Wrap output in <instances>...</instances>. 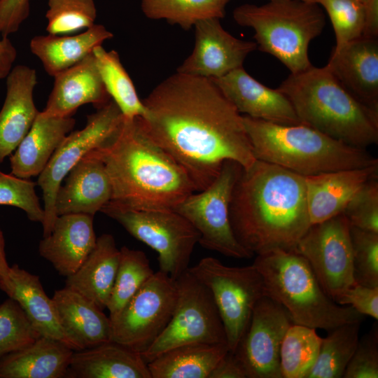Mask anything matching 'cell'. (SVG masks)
Here are the masks:
<instances>
[{
	"label": "cell",
	"instance_id": "obj_1",
	"mask_svg": "<svg viewBox=\"0 0 378 378\" xmlns=\"http://www.w3.org/2000/svg\"><path fill=\"white\" fill-rule=\"evenodd\" d=\"M142 101V127L186 170L197 192L225 161L244 169L255 162L243 116L210 78L176 72Z\"/></svg>",
	"mask_w": 378,
	"mask_h": 378
},
{
	"label": "cell",
	"instance_id": "obj_2",
	"mask_svg": "<svg viewBox=\"0 0 378 378\" xmlns=\"http://www.w3.org/2000/svg\"><path fill=\"white\" fill-rule=\"evenodd\" d=\"M230 219L237 239L253 255L293 251L311 226L304 176L256 160L234 185Z\"/></svg>",
	"mask_w": 378,
	"mask_h": 378
},
{
	"label": "cell",
	"instance_id": "obj_3",
	"mask_svg": "<svg viewBox=\"0 0 378 378\" xmlns=\"http://www.w3.org/2000/svg\"><path fill=\"white\" fill-rule=\"evenodd\" d=\"M91 151L109 176L110 202L121 207L174 210L197 192L186 170L149 137L139 117H124L116 133Z\"/></svg>",
	"mask_w": 378,
	"mask_h": 378
},
{
	"label": "cell",
	"instance_id": "obj_4",
	"mask_svg": "<svg viewBox=\"0 0 378 378\" xmlns=\"http://www.w3.org/2000/svg\"><path fill=\"white\" fill-rule=\"evenodd\" d=\"M301 122L350 146L378 143V111L354 97L328 68L312 65L290 74L277 88Z\"/></svg>",
	"mask_w": 378,
	"mask_h": 378
},
{
	"label": "cell",
	"instance_id": "obj_5",
	"mask_svg": "<svg viewBox=\"0 0 378 378\" xmlns=\"http://www.w3.org/2000/svg\"><path fill=\"white\" fill-rule=\"evenodd\" d=\"M243 116L256 160L303 176L378 164L364 148L350 146L304 124L281 125Z\"/></svg>",
	"mask_w": 378,
	"mask_h": 378
},
{
	"label": "cell",
	"instance_id": "obj_6",
	"mask_svg": "<svg viewBox=\"0 0 378 378\" xmlns=\"http://www.w3.org/2000/svg\"><path fill=\"white\" fill-rule=\"evenodd\" d=\"M252 265L262 278L265 295L286 310L293 323L330 331L364 319L351 306L332 300L308 262L294 251H270L258 255Z\"/></svg>",
	"mask_w": 378,
	"mask_h": 378
},
{
	"label": "cell",
	"instance_id": "obj_7",
	"mask_svg": "<svg viewBox=\"0 0 378 378\" xmlns=\"http://www.w3.org/2000/svg\"><path fill=\"white\" fill-rule=\"evenodd\" d=\"M234 21L254 30L257 49L272 55L290 74L310 67V42L326 26L321 6L303 0H269L262 6L243 4L233 11Z\"/></svg>",
	"mask_w": 378,
	"mask_h": 378
},
{
	"label": "cell",
	"instance_id": "obj_8",
	"mask_svg": "<svg viewBox=\"0 0 378 378\" xmlns=\"http://www.w3.org/2000/svg\"><path fill=\"white\" fill-rule=\"evenodd\" d=\"M102 212L120 224L132 237L158 254L160 271L176 280L189 268L200 234L172 209L134 210L108 202Z\"/></svg>",
	"mask_w": 378,
	"mask_h": 378
},
{
	"label": "cell",
	"instance_id": "obj_9",
	"mask_svg": "<svg viewBox=\"0 0 378 378\" xmlns=\"http://www.w3.org/2000/svg\"><path fill=\"white\" fill-rule=\"evenodd\" d=\"M188 271L211 291L229 350L234 352L247 330L256 303L265 295L260 274L253 265L230 267L213 257L201 259Z\"/></svg>",
	"mask_w": 378,
	"mask_h": 378
},
{
	"label": "cell",
	"instance_id": "obj_10",
	"mask_svg": "<svg viewBox=\"0 0 378 378\" xmlns=\"http://www.w3.org/2000/svg\"><path fill=\"white\" fill-rule=\"evenodd\" d=\"M175 281L177 299L174 310L163 331L141 354L147 363L180 345L227 344L223 323L209 289L188 269Z\"/></svg>",
	"mask_w": 378,
	"mask_h": 378
},
{
	"label": "cell",
	"instance_id": "obj_11",
	"mask_svg": "<svg viewBox=\"0 0 378 378\" xmlns=\"http://www.w3.org/2000/svg\"><path fill=\"white\" fill-rule=\"evenodd\" d=\"M242 169L235 161H225L211 184L188 196L174 209L199 232L202 247L238 259L253 255L237 239L230 219L233 189Z\"/></svg>",
	"mask_w": 378,
	"mask_h": 378
},
{
	"label": "cell",
	"instance_id": "obj_12",
	"mask_svg": "<svg viewBox=\"0 0 378 378\" xmlns=\"http://www.w3.org/2000/svg\"><path fill=\"white\" fill-rule=\"evenodd\" d=\"M124 116L113 100L88 115L85 127L71 132L52 154L38 175L36 185L43 192V237L50 234L57 217L55 211L57 192L69 171L90 151L99 147L118 131Z\"/></svg>",
	"mask_w": 378,
	"mask_h": 378
},
{
	"label": "cell",
	"instance_id": "obj_13",
	"mask_svg": "<svg viewBox=\"0 0 378 378\" xmlns=\"http://www.w3.org/2000/svg\"><path fill=\"white\" fill-rule=\"evenodd\" d=\"M177 299L176 281L158 271L144 284L111 322V341L141 354L169 323Z\"/></svg>",
	"mask_w": 378,
	"mask_h": 378
},
{
	"label": "cell",
	"instance_id": "obj_14",
	"mask_svg": "<svg viewBox=\"0 0 378 378\" xmlns=\"http://www.w3.org/2000/svg\"><path fill=\"white\" fill-rule=\"evenodd\" d=\"M293 251L305 258L326 293L336 303L356 284L350 224L343 214L311 225Z\"/></svg>",
	"mask_w": 378,
	"mask_h": 378
},
{
	"label": "cell",
	"instance_id": "obj_15",
	"mask_svg": "<svg viewBox=\"0 0 378 378\" xmlns=\"http://www.w3.org/2000/svg\"><path fill=\"white\" fill-rule=\"evenodd\" d=\"M293 323L286 310L264 295L256 303L246 332L234 351L247 378H282L280 348Z\"/></svg>",
	"mask_w": 378,
	"mask_h": 378
},
{
	"label": "cell",
	"instance_id": "obj_16",
	"mask_svg": "<svg viewBox=\"0 0 378 378\" xmlns=\"http://www.w3.org/2000/svg\"><path fill=\"white\" fill-rule=\"evenodd\" d=\"M192 53L177 72L217 78L242 66L248 54L257 49L255 42L243 41L226 31L218 18L198 21L195 25Z\"/></svg>",
	"mask_w": 378,
	"mask_h": 378
},
{
	"label": "cell",
	"instance_id": "obj_17",
	"mask_svg": "<svg viewBox=\"0 0 378 378\" xmlns=\"http://www.w3.org/2000/svg\"><path fill=\"white\" fill-rule=\"evenodd\" d=\"M211 80L240 113L277 124H301L293 106L282 92L260 83L243 66Z\"/></svg>",
	"mask_w": 378,
	"mask_h": 378
},
{
	"label": "cell",
	"instance_id": "obj_18",
	"mask_svg": "<svg viewBox=\"0 0 378 378\" xmlns=\"http://www.w3.org/2000/svg\"><path fill=\"white\" fill-rule=\"evenodd\" d=\"M358 100L378 111V40L360 36L333 48L326 65Z\"/></svg>",
	"mask_w": 378,
	"mask_h": 378
},
{
	"label": "cell",
	"instance_id": "obj_19",
	"mask_svg": "<svg viewBox=\"0 0 378 378\" xmlns=\"http://www.w3.org/2000/svg\"><path fill=\"white\" fill-rule=\"evenodd\" d=\"M56 195L57 216L84 214L94 216L111 200L112 186L104 162L92 151L68 173Z\"/></svg>",
	"mask_w": 378,
	"mask_h": 378
},
{
	"label": "cell",
	"instance_id": "obj_20",
	"mask_svg": "<svg viewBox=\"0 0 378 378\" xmlns=\"http://www.w3.org/2000/svg\"><path fill=\"white\" fill-rule=\"evenodd\" d=\"M93 217L84 214L57 216L50 234L40 241V255L60 275L73 274L94 248Z\"/></svg>",
	"mask_w": 378,
	"mask_h": 378
},
{
	"label": "cell",
	"instance_id": "obj_21",
	"mask_svg": "<svg viewBox=\"0 0 378 378\" xmlns=\"http://www.w3.org/2000/svg\"><path fill=\"white\" fill-rule=\"evenodd\" d=\"M377 175L378 164L304 176L311 225L342 214L354 195Z\"/></svg>",
	"mask_w": 378,
	"mask_h": 378
},
{
	"label": "cell",
	"instance_id": "obj_22",
	"mask_svg": "<svg viewBox=\"0 0 378 378\" xmlns=\"http://www.w3.org/2000/svg\"><path fill=\"white\" fill-rule=\"evenodd\" d=\"M6 78V94L0 111V163L16 149L38 113L33 97L36 70L17 65Z\"/></svg>",
	"mask_w": 378,
	"mask_h": 378
},
{
	"label": "cell",
	"instance_id": "obj_23",
	"mask_svg": "<svg viewBox=\"0 0 378 378\" xmlns=\"http://www.w3.org/2000/svg\"><path fill=\"white\" fill-rule=\"evenodd\" d=\"M55 81L42 113L48 116L70 117L86 104L97 108L110 101L93 52L54 76Z\"/></svg>",
	"mask_w": 378,
	"mask_h": 378
},
{
	"label": "cell",
	"instance_id": "obj_24",
	"mask_svg": "<svg viewBox=\"0 0 378 378\" xmlns=\"http://www.w3.org/2000/svg\"><path fill=\"white\" fill-rule=\"evenodd\" d=\"M0 288L19 304L41 336L62 342L74 351L60 324L52 298L46 294L37 275L14 265L10 267L6 279L0 281Z\"/></svg>",
	"mask_w": 378,
	"mask_h": 378
},
{
	"label": "cell",
	"instance_id": "obj_25",
	"mask_svg": "<svg viewBox=\"0 0 378 378\" xmlns=\"http://www.w3.org/2000/svg\"><path fill=\"white\" fill-rule=\"evenodd\" d=\"M52 300L74 351L111 341V319L94 303L66 287L55 290Z\"/></svg>",
	"mask_w": 378,
	"mask_h": 378
},
{
	"label": "cell",
	"instance_id": "obj_26",
	"mask_svg": "<svg viewBox=\"0 0 378 378\" xmlns=\"http://www.w3.org/2000/svg\"><path fill=\"white\" fill-rule=\"evenodd\" d=\"M75 124L72 116H48L38 111L29 132L10 157L11 174L26 179L39 175Z\"/></svg>",
	"mask_w": 378,
	"mask_h": 378
},
{
	"label": "cell",
	"instance_id": "obj_27",
	"mask_svg": "<svg viewBox=\"0 0 378 378\" xmlns=\"http://www.w3.org/2000/svg\"><path fill=\"white\" fill-rule=\"evenodd\" d=\"M65 377L151 378L141 354L120 343L110 341L74 351Z\"/></svg>",
	"mask_w": 378,
	"mask_h": 378
},
{
	"label": "cell",
	"instance_id": "obj_28",
	"mask_svg": "<svg viewBox=\"0 0 378 378\" xmlns=\"http://www.w3.org/2000/svg\"><path fill=\"white\" fill-rule=\"evenodd\" d=\"M120 259V249L113 237L103 234L97 238L94 248L71 275L65 287L78 293L100 309H106L115 282Z\"/></svg>",
	"mask_w": 378,
	"mask_h": 378
},
{
	"label": "cell",
	"instance_id": "obj_29",
	"mask_svg": "<svg viewBox=\"0 0 378 378\" xmlns=\"http://www.w3.org/2000/svg\"><path fill=\"white\" fill-rule=\"evenodd\" d=\"M74 351L62 342L41 336L0 358V378L65 377Z\"/></svg>",
	"mask_w": 378,
	"mask_h": 378
},
{
	"label": "cell",
	"instance_id": "obj_30",
	"mask_svg": "<svg viewBox=\"0 0 378 378\" xmlns=\"http://www.w3.org/2000/svg\"><path fill=\"white\" fill-rule=\"evenodd\" d=\"M113 34L102 24H94L85 31L73 36L53 34L35 36L30 50L42 63L47 74L54 77L73 66L102 46Z\"/></svg>",
	"mask_w": 378,
	"mask_h": 378
},
{
	"label": "cell",
	"instance_id": "obj_31",
	"mask_svg": "<svg viewBox=\"0 0 378 378\" xmlns=\"http://www.w3.org/2000/svg\"><path fill=\"white\" fill-rule=\"evenodd\" d=\"M228 351L227 344H187L163 352L147 364L151 378H209Z\"/></svg>",
	"mask_w": 378,
	"mask_h": 378
},
{
	"label": "cell",
	"instance_id": "obj_32",
	"mask_svg": "<svg viewBox=\"0 0 378 378\" xmlns=\"http://www.w3.org/2000/svg\"><path fill=\"white\" fill-rule=\"evenodd\" d=\"M92 52L106 92L123 116L127 118L144 117L146 107L137 95L118 52L106 51L102 46L95 47Z\"/></svg>",
	"mask_w": 378,
	"mask_h": 378
},
{
	"label": "cell",
	"instance_id": "obj_33",
	"mask_svg": "<svg viewBox=\"0 0 378 378\" xmlns=\"http://www.w3.org/2000/svg\"><path fill=\"white\" fill-rule=\"evenodd\" d=\"M360 323H344L322 338L316 360L307 378L343 377L359 340Z\"/></svg>",
	"mask_w": 378,
	"mask_h": 378
},
{
	"label": "cell",
	"instance_id": "obj_34",
	"mask_svg": "<svg viewBox=\"0 0 378 378\" xmlns=\"http://www.w3.org/2000/svg\"><path fill=\"white\" fill-rule=\"evenodd\" d=\"M232 0H141L144 14L152 20H165L188 30L198 21L223 18Z\"/></svg>",
	"mask_w": 378,
	"mask_h": 378
},
{
	"label": "cell",
	"instance_id": "obj_35",
	"mask_svg": "<svg viewBox=\"0 0 378 378\" xmlns=\"http://www.w3.org/2000/svg\"><path fill=\"white\" fill-rule=\"evenodd\" d=\"M322 342L315 328L292 323L280 348L282 378H307L314 365Z\"/></svg>",
	"mask_w": 378,
	"mask_h": 378
},
{
	"label": "cell",
	"instance_id": "obj_36",
	"mask_svg": "<svg viewBox=\"0 0 378 378\" xmlns=\"http://www.w3.org/2000/svg\"><path fill=\"white\" fill-rule=\"evenodd\" d=\"M154 274L142 251L122 246L120 249L118 271L106 309L112 319Z\"/></svg>",
	"mask_w": 378,
	"mask_h": 378
},
{
	"label": "cell",
	"instance_id": "obj_37",
	"mask_svg": "<svg viewBox=\"0 0 378 378\" xmlns=\"http://www.w3.org/2000/svg\"><path fill=\"white\" fill-rule=\"evenodd\" d=\"M48 5L46 30L50 34H71L94 24V0H48Z\"/></svg>",
	"mask_w": 378,
	"mask_h": 378
},
{
	"label": "cell",
	"instance_id": "obj_38",
	"mask_svg": "<svg viewBox=\"0 0 378 378\" xmlns=\"http://www.w3.org/2000/svg\"><path fill=\"white\" fill-rule=\"evenodd\" d=\"M39 337L15 300L8 298L0 304V358L25 348Z\"/></svg>",
	"mask_w": 378,
	"mask_h": 378
},
{
	"label": "cell",
	"instance_id": "obj_39",
	"mask_svg": "<svg viewBox=\"0 0 378 378\" xmlns=\"http://www.w3.org/2000/svg\"><path fill=\"white\" fill-rule=\"evenodd\" d=\"M333 27L337 49L363 36L365 6L356 0H318Z\"/></svg>",
	"mask_w": 378,
	"mask_h": 378
},
{
	"label": "cell",
	"instance_id": "obj_40",
	"mask_svg": "<svg viewBox=\"0 0 378 378\" xmlns=\"http://www.w3.org/2000/svg\"><path fill=\"white\" fill-rule=\"evenodd\" d=\"M354 278L357 284L378 286V233L350 225Z\"/></svg>",
	"mask_w": 378,
	"mask_h": 378
},
{
	"label": "cell",
	"instance_id": "obj_41",
	"mask_svg": "<svg viewBox=\"0 0 378 378\" xmlns=\"http://www.w3.org/2000/svg\"><path fill=\"white\" fill-rule=\"evenodd\" d=\"M36 183L0 171V205L22 209L29 219L43 223L44 210L35 191Z\"/></svg>",
	"mask_w": 378,
	"mask_h": 378
},
{
	"label": "cell",
	"instance_id": "obj_42",
	"mask_svg": "<svg viewBox=\"0 0 378 378\" xmlns=\"http://www.w3.org/2000/svg\"><path fill=\"white\" fill-rule=\"evenodd\" d=\"M350 225L378 233V181H368L351 198L344 211Z\"/></svg>",
	"mask_w": 378,
	"mask_h": 378
},
{
	"label": "cell",
	"instance_id": "obj_43",
	"mask_svg": "<svg viewBox=\"0 0 378 378\" xmlns=\"http://www.w3.org/2000/svg\"><path fill=\"white\" fill-rule=\"evenodd\" d=\"M344 378L378 377V334L377 326L358 340L348 363Z\"/></svg>",
	"mask_w": 378,
	"mask_h": 378
},
{
	"label": "cell",
	"instance_id": "obj_44",
	"mask_svg": "<svg viewBox=\"0 0 378 378\" xmlns=\"http://www.w3.org/2000/svg\"><path fill=\"white\" fill-rule=\"evenodd\" d=\"M340 305H349L358 313L378 319V286L370 287L355 284L338 299Z\"/></svg>",
	"mask_w": 378,
	"mask_h": 378
},
{
	"label": "cell",
	"instance_id": "obj_45",
	"mask_svg": "<svg viewBox=\"0 0 378 378\" xmlns=\"http://www.w3.org/2000/svg\"><path fill=\"white\" fill-rule=\"evenodd\" d=\"M31 0H0V34L8 37L15 33L28 18Z\"/></svg>",
	"mask_w": 378,
	"mask_h": 378
},
{
	"label": "cell",
	"instance_id": "obj_46",
	"mask_svg": "<svg viewBox=\"0 0 378 378\" xmlns=\"http://www.w3.org/2000/svg\"><path fill=\"white\" fill-rule=\"evenodd\" d=\"M209 378H247L245 369L234 352L228 351L218 362Z\"/></svg>",
	"mask_w": 378,
	"mask_h": 378
},
{
	"label": "cell",
	"instance_id": "obj_47",
	"mask_svg": "<svg viewBox=\"0 0 378 378\" xmlns=\"http://www.w3.org/2000/svg\"><path fill=\"white\" fill-rule=\"evenodd\" d=\"M17 50L8 37L0 38V80L6 78L12 70Z\"/></svg>",
	"mask_w": 378,
	"mask_h": 378
},
{
	"label": "cell",
	"instance_id": "obj_48",
	"mask_svg": "<svg viewBox=\"0 0 378 378\" xmlns=\"http://www.w3.org/2000/svg\"><path fill=\"white\" fill-rule=\"evenodd\" d=\"M365 22L363 36L378 37V0H368L365 4Z\"/></svg>",
	"mask_w": 378,
	"mask_h": 378
},
{
	"label": "cell",
	"instance_id": "obj_49",
	"mask_svg": "<svg viewBox=\"0 0 378 378\" xmlns=\"http://www.w3.org/2000/svg\"><path fill=\"white\" fill-rule=\"evenodd\" d=\"M4 248V238L3 232L0 229V281L6 279L10 270V266L8 265L6 258Z\"/></svg>",
	"mask_w": 378,
	"mask_h": 378
},
{
	"label": "cell",
	"instance_id": "obj_50",
	"mask_svg": "<svg viewBox=\"0 0 378 378\" xmlns=\"http://www.w3.org/2000/svg\"><path fill=\"white\" fill-rule=\"evenodd\" d=\"M303 1H309V2H314V3L318 4V0H303Z\"/></svg>",
	"mask_w": 378,
	"mask_h": 378
},
{
	"label": "cell",
	"instance_id": "obj_51",
	"mask_svg": "<svg viewBox=\"0 0 378 378\" xmlns=\"http://www.w3.org/2000/svg\"><path fill=\"white\" fill-rule=\"evenodd\" d=\"M356 1H359V2L364 4L368 0H356Z\"/></svg>",
	"mask_w": 378,
	"mask_h": 378
}]
</instances>
